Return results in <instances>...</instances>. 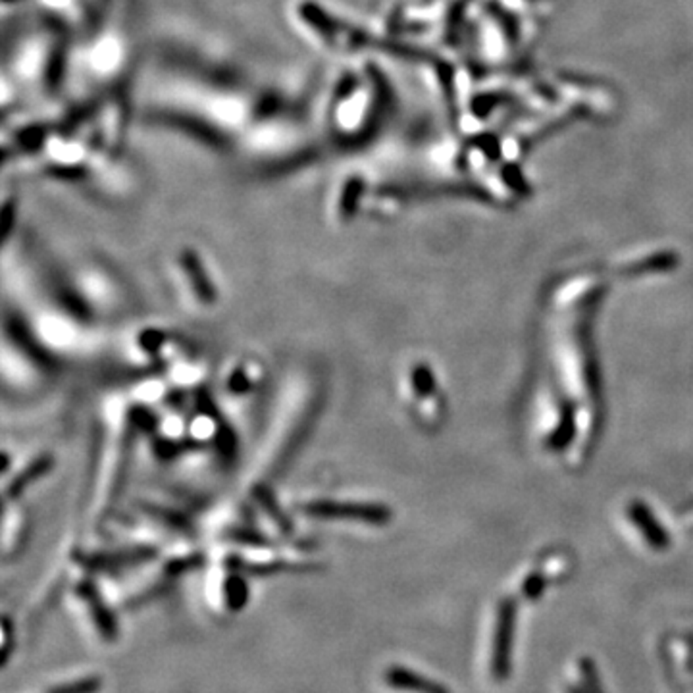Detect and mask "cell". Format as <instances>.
Segmentation results:
<instances>
[{
    "label": "cell",
    "mask_w": 693,
    "mask_h": 693,
    "mask_svg": "<svg viewBox=\"0 0 693 693\" xmlns=\"http://www.w3.org/2000/svg\"><path fill=\"white\" fill-rule=\"evenodd\" d=\"M517 632V603L515 599H503L497 608L495 635L491 649V674L497 682L507 680L512 669V645Z\"/></svg>",
    "instance_id": "cell-1"
},
{
    "label": "cell",
    "mask_w": 693,
    "mask_h": 693,
    "mask_svg": "<svg viewBox=\"0 0 693 693\" xmlns=\"http://www.w3.org/2000/svg\"><path fill=\"white\" fill-rule=\"evenodd\" d=\"M77 595L86 601L91 618L94 622L96 630H99V634L103 635V640L114 642L120 634L118 620L112 613V608L104 603L103 595L99 593V590H96V586L91 584V581H81L77 588Z\"/></svg>",
    "instance_id": "cell-2"
},
{
    "label": "cell",
    "mask_w": 693,
    "mask_h": 693,
    "mask_svg": "<svg viewBox=\"0 0 693 693\" xmlns=\"http://www.w3.org/2000/svg\"><path fill=\"white\" fill-rule=\"evenodd\" d=\"M307 512L316 517L326 518H355L364 522H385L387 512L376 507H363V505H343V503H314L307 505Z\"/></svg>",
    "instance_id": "cell-3"
},
{
    "label": "cell",
    "mask_w": 693,
    "mask_h": 693,
    "mask_svg": "<svg viewBox=\"0 0 693 693\" xmlns=\"http://www.w3.org/2000/svg\"><path fill=\"white\" fill-rule=\"evenodd\" d=\"M385 682L387 686H392L393 689L399 691H409V693H449V689L436 682L429 680L428 676L414 672L405 667H392L385 672Z\"/></svg>",
    "instance_id": "cell-4"
},
{
    "label": "cell",
    "mask_w": 693,
    "mask_h": 693,
    "mask_svg": "<svg viewBox=\"0 0 693 693\" xmlns=\"http://www.w3.org/2000/svg\"><path fill=\"white\" fill-rule=\"evenodd\" d=\"M628 517H630V520H634V524L637 526V530L642 532V536L645 537V542L651 547L653 549H667L669 547L667 532L661 528L659 522L651 517V512L645 510V507H642V505L630 507Z\"/></svg>",
    "instance_id": "cell-5"
},
{
    "label": "cell",
    "mask_w": 693,
    "mask_h": 693,
    "mask_svg": "<svg viewBox=\"0 0 693 693\" xmlns=\"http://www.w3.org/2000/svg\"><path fill=\"white\" fill-rule=\"evenodd\" d=\"M224 598L230 611H241L248 601V586L243 576L231 574L224 581Z\"/></svg>",
    "instance_id": "cell-6"
},
{
    "label": "cell",
    "mask_w": 693,
    "mask_h": 693,
    "mask_svg": "<svg viewBox=\"0 0 693 693\" xmlns=\"http://www.w3.org/2000/svg\"><path fill=\"white\" fill-rule=\"evenodd\" d=\"M103 688V680L99 676L79 678L74 682H66L57 688H52L49 693H99Z\"/></svg>",
    "instance_id": "cell-7"
},
{
    "label": "cell",
    "mask_w": 693,
    "mask_h": 693,
    "mask_svg": "<svg viewBox=\"0 0 693 693\" xmlns=\"http://www.w3.org/2000/svg\"><path fill=\"white\" fill-rule=\"evenodd\" d=\"M581 672H584V680H586V684H588V688H590V691H591V693H603V689L599 688V680H598V676H595V669H593V664H591L590 661H584V662H581Z\"/></svg>",
    "instance_id": "cell-8"
}]
</instances>
